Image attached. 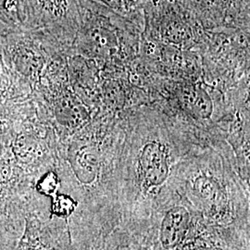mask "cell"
I'll use <instances>...</instances> for the list:
<instances>
[{
	"instance_id": "cell-1",
	"label": "cell",
	"mask_w": 250,
	"mask_h": 250,
	"mask_svg": "<svg viewBox=\"0 0 250 250\" xmlns=\"http://www.w3.org/2000/svg\"><path fill=\"white\" fill-rule=\"evenodd\" d=\"M24 32L53 40H75L81 23L80 0H20Z\"/></svg>"
},
{
	"instance_id": "cell-2",
	"label": "cell",
	"mask_w": 250,
	"mask_h": 250,
	"mask_svg": "<svg viewBox=\"0 0 250 250\" xmlns=\"http://www.w3.org/2000/svg\"><path fill=\"white\" fill-rule=\"evenodd\" d=\"M204 29L249 28L250 0H178Z\"/></svg>"
},
{
	"instance_id": "cell-3",
	"label": "cell",
	"mask_w": 250,
	"mask_h": 250,
	"mask_svg": "<svg viewBox=\"0 0 250 250\" xmlns=\"http://www.w3.org/2000/svg\"><path fill=\"white\" fill-rule=\"evenodd\" d=\"M215 100L212 93L193 82L178 83L172 90V105L181 115L197 123H208L217 117L219 110Z\"/></svg>"
},
{
	"instance_id": "cell-4",
	"label": "cell",
	"mask_w": 250,
	"mask_h": 250,
	"mask_svg": "<svg viewBox=\"0 0 250 250\" xmlns=\"http://www.w3.org/2000/svg\"><path fill=\"white\" fill-rule=\"evenodd\" d=\"M170 149L161 139H150L144 144L137 156V170L148 188L160 187L170 174Z\"/></svg>"
},
{
	"instance_id": "cell-5",
	"label": "cell",
	"mask_w": 250,
	"mask_h": 250,
	"mask_svg": "<svg viewBox=\"0 0 250 250\" xmlns=\"http://www.w3.org/2000/svg\"><path fill=\"white\" fill-rule=\"evenodd\" d=\"M24 218L23 199L14 198L0 205V250H15Z\"/></svg>"
},
{
	"instance_id": "cell-6",
	"label": "cell",
	"mask_w": 250,
	"mask_h": 250,
	"mask_svg": "<svg viewBox=\"0 0 250 250\" xmlns=\"http://www.w3.org/2000/svg\"><path fill=\"white\" fill-rule=\"evenodd\" d=\"M190 216L183 207H175L165 215L161 228V241L166 250H173L186 238Z\"/></svg>"
},
{
	"instance_id": "cell-7",
	"label": "cell",
	"mask_w": 250,
	"mask_h": 250,
	"mask_svg": "<svg viewBox=\"0 0 250 250\" xmlns=\"http://www.w3.org/2000/svg\"><path fill=\"white\" fill-rule=\"evenodd\" d=\"M144 30L145 10L148 0H89Z\"/></svg>"
},
{
	"instance_id": "cell-8",
	"label": "cell",
	"mask_w": 250,
	"mask_h": 250,
	"mask_svg": "<svg viewBox=\"0 0 250 250\" xmlns=\"http://www.w3.org/2000/svg\"><path fill=\"white\" fill-rule=\"evenodd\" d=\"M23 32L20 0H0V34L9 36Z\"/></svg>"
},
{
	"instance_id": "cell-9",
	"label": "cell",
	"mask_w": 250,
	"mask_h": 250,
	"mask_svg": "<svg viewBox=\"0 0 250 250\" xmlns=\"http://www.w3.org/2000/svg\"><path fill=\"white\" fill-rule=\"evenodd\" d=\"M76 208V202L67 195H57L53 199L52 211L55 215L67 218Z\"/></svg>"
},
{
	"instance_id": "cell-10",
	"label": "cell",
	"mask_w": 250,
	"mask_h": 250,
	"mask_svg": "<svg viewBox=\"0 0 250 250\" xmlns=\"http://www.w3.org/2000/svg\"><path fill=\"white\" fill-rule=\"evenodd\" d=\"M60 188V180L55 172H47L37 184V190L45 196H52Z\"/></svg>"
}]
</instances>
